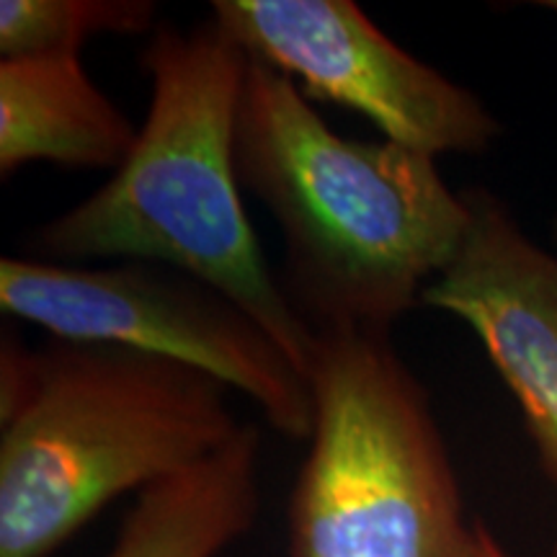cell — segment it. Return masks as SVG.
<instances>
[{"label":"cell","mask_w":557,"mask_h":557,"mask_svg":"<svg viewBox=\"0 0 557 557\" xmlns=\"http://www.w3.org/2000/svg\"><path fill=\"white\" fill-rule=\"evenodd\" d=\"M235 169L282 233V289L312 333H389L470 227L468 199L449 189L436 158L344 137L287 75L256 60L235 122Z\"/></svg>","instance_id":"obj_1"},{"label":"cell","mask_w":557,"mask_h":557,"mask_svg":"<svg viewBox=\"0 0 557 557\" xmlns=\"http://www.w3.org/2000/svg\"><path fill=\"white\" fill-rule=\"evenodd\" d=\"M150 107L135 148L107 184L26 235L29 259L148 261L238 302L308 372L315 333L271 274L235 169L248 52L214 24H158L139 54Z\"/></svg>","instance_id":"obj_2"},{"label":"cell","mask_w":557,"mask_h":557,"mask_svg":"<svg viewBox=\"0 0 557 557\" xmlns=\"http://www.w3.org/2000/svg\"><path fill=\"white\" fill-rule=\"evenodd\" d=\"M243 423L230 387L111 344H0V557H52L127 493L191 470Z\"/></svg>","instance_id":"obj_3"},{"label":"cell","mask_w":557,"mask_h":557,"mask_svg":"<svg viewBox=\"0 0 557 557\" xmlns=\"http://www.w3.org/2000/svg\"><path fill=\"white\" fill-rule=\"evenodd\" d=\"M308 382L289 557H483L429 389L389 333L318 331Z\"/></svg>","instance_id":"obj_4"},{"label":"cell","mask_w":557,"mask_h":557,"mask_svg":"<svg viewBox=\"0 0 557 557\" xmlns=\"http://www.w3.org/2000/svg\"><path fill=\"white\" fill-rule=\"evenodd\" d=\"M0 310L52 338L111 344L189 364L259 406L278 434L308 442V372L225 292L148 261L70 267L0 261Z\"/></svg>","instance_id":"obj_5"},{"label":"cell","mask_w":557,"mask_h":557,"mask_svg":"<svg viewBox=\"0 0 557 557\" xmlns=\"http://www.w3.org/2000/svg\"><path fill=\"white\" fill-rule=\"evenodd\" d=\"M212 21L305 99L357 111L403 148L480 156L500 132L475 94L395 45L351 0H214Z\"/></svg>","instance_id":"obj_6"},{"label":"cell","mask_w":557,"mask_h":557,"mask_svg":"<svg viewBox=\"0 0 557 557\" xmlns=\"http://www.w3.org/2000/svg\"><path fill=\"white\" fill-rule=\"evenodd\" d=\"M465 199L468 235L421 305L475 333L557 487V256L527 238L496 194L470 189Z\"/></svg>","instance_id":"obj_7"},{"label":"cell","mask_w":557,"mask_h":557,"mask_svg":"<svg viewBox=\"0 0 557 557\" xmlns=\"http://www.w3.org/2000/svg\"><path fill=\"white\" fill-rule=\"evenodd\" d=\"M129 116L81 58L0 60V176L32 163L114 173L135 148Z\"/></svg>","instance_id":"obj_8"},{"label":"cell","mask_w":557,"mask_h":557,"mask_svg":"<svg viewBox=\"0 0 557 557\" xmlns=\"http://www.w3.org/2000/svg\"><path fill=\"white\" fill-rule=\"evenodd\" d=\"M261 513V429L139 493L107 557H220Z\"/></svg>","instance_id":"obj_9"},{"label":"cell","mask_w":557,"mask_h":557,"mask_svg":"<svg viewBox=\"0 0 557 557\" xmlns=\"http://www.w3.org/2000/svg\"><path fill=\"white\" fill-rule=\"evenodd\" d=\"M156 29L152 0H3L0 60L81 58L96 37H137Z\"/></svg>","instance_id":"obj_10"},{"label":"cell","mask_w":557,"mask_h":557,"mask_svg":"<svg viewBox=\"0 0 557 557\" xmlns=\"http://www.w3.org/2000/svg\"><path fill=\"white\" fill-rule=\"evenodd\" d=\"M480 549H483V557H511L508 549L500 545V540L483 524V521H480Z\"/></svg>","instance_id":"obj_11"},{"label":"cell","mask_w":557,"mask_h":557,"mask_svg":"<svg viewBox=\"0 0 557 557\" xmlns=\"http://www.w3.org/2000/svg\"><path fill=\"white\" fill-rule=\"evenodd\" d=\"M540 5H542V9L557 13V0H547V3H540Z\"/></svg>","instance_id":"obj_12"},{"label":"cell","mask_w":557,"mask_h":557,"mask_svg":"<svg viewBox=\"0 0 557 557\" xmlns=\"http://www.w3.org/2000/svg\"><path fill=\"white\" fill-rule=\"evenodd\" d=\"M553 235H555V246H557V220L553 222Z\"/></svg>","instance_id":"obj_13"},{"label":"cell","mask_w":557,"mask_h":557,"mask_svg":"<svg viewBox=\"0 0 557 557\" xmlns=\"http://www.w3.org/2000/svg\"><path fill=\"white\" fill-rule=\"evenodd\" d=\"M549 557H557V540H555V545H553V553H549Z\"/></svg>","instance_id":"obj_14"}]
</instances>
